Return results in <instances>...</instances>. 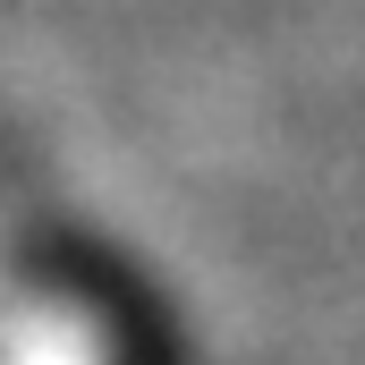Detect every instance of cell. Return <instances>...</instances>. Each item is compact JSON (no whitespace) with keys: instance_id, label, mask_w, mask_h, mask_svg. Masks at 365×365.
Here are the masks:
<instances>
[{"instance_id":"6da1fadb","label":"cell","mask_w":365,"mask_h":365,"mask_svg":"<svg viewBox=\"0 0 365 365\" xmlns=\"http://www.w3.org/2000/svg\"><path fill=\"white\" fill-rule=\"evenodd\" d=\"M0 365H170L136 280L86 247H43L0 289Z\"/></svg>"},{"instance_id":"7a4b0ae2","label":"cell","mask_w":365,"mask_h":365,"mask_svg":"<svg viewBox=\"0 0 365 365\" xmlns=\"http://www.w3.org/2000/svg\"><path fill=\"white\" fill-rule=\"evenodd\" d=\"M26 255H9V221H0V289H9V272H17Z\"/></svg>"}]
</instances>
